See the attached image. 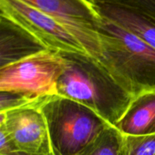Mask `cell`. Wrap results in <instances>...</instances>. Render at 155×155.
Here are the masks:
<instances>
[{
    "mask_svg": "<svg viewBox=\"0 0 155 155\" xmlns=\"http://www.w3.org/2000/svg\"><path fill=\"white\" fill-rule=\"evenodd\" d=\"M98 13L134 34L155 49V19L140 12L110 3L94 4Z\"/></svg>",
    "mask_w": 155,
    "mask_h": 155,
    "instance_id": "ba28073f",
    "label": "cell"
},
{
    "mask_svg": "<svg viewBox=\"0 0 155 155\" xmlns=\"http://www.w3.org/2000/svg\"><path fill=\"white\" fill-rule=\"evenodd\" d=\"M1 92V99H0V112H5L12 109L18 108L23 106L30 105L43 101L46 98L42 99H32L25 95L21 94L14 93L9 92Z\"/></svg>",
    "mask_w": 155,
    "mask_h": 155,
    "instance_id": "5bb4252c",
    "label": "cell"
},
{
    "mask_svg": "<svg viewBox=\"0 0 155 155\" xmlns=\"http://www.w3.org/2000/svg\"><path fill=\"white\" fill-rule=\"evenodd\" d=\"M78 155H124V135L115 127L108 126Z\"/></svg>",
    "mask_w": 155,
    "mask_h": 155,
    "instance_id": "8fae6325",
    "label": "cell"
},
{
    "mask_svg": "<svg viewBox=\"0 0 155 155\" xmlns=\"http://www.w3.org/2000/svg\"><path fill=\"white\" fill-rule=\"evenodd\" d=\"M45 100L0 112V130L5 133L11 143L10 151L5 155L15 151L31 155H54L41 110Z\"/></svg>",
    "mask_w": 155,
    "mask_h": 155,
    "instance_id": "52a82bcc",
    "label": "cell"
},
{
    "mask_svg": "<svg viewBox=\"0 0 155 155\" xmlns=\"http://www.w3.org/2000/svg\"><path fill=\"white\" fill-rule=\"evenodd\" d=\"M98 31V61L114 80L133 98L155 92L154 48L106 18H102Z\"/></svg>",
    "mask_w": 155,
    "mask_h": 155,
    "instance_id": "7a4b0ae2",
    "label": "cell"
},
{
    "mask_svg": "<svg viewBox=\"0 0 155 155\" xmlns=\"http://www.w3.org/2000/svg\"><path fill=\"white\" fill-rule=\"evenodd\" d=\"M0 68L46 49L27 32L2 15H0Z\"/></svg>",
    "mask_w": 155,
    "mask_h": 155,
    "instance_id": "30bf717a",
    "label": "cell"
},
{
    "mask_svg": "<svg viewBox=\"0 0 155 155\" xmlns=\"http://www.w3.org/2000/svg\"><path fill=\"white\" fill-rule=\"evenodd\" d=\"M0 15L27 32L46 49L89 54L66 27L21 0H0Z\"/></svg>",
    "mask_w": 155,
    "mask_h": 155,
    "instance_id": "5b68a950",
    "label": "cell"
},
{
    "mask_svg": "<svg viewBox=\"0 0 155 155\" xmlns=\"http://www.w3.org/2000/svg\"><path fill=\"white\" fill-rule=\"evenodd\" d=\"M115 127L124 136L155 134V92H146L133 98Z\"/></svg>",
    "mask_w": 155,
    "mask_h": 155,
    "instance_id": "9c48e42d",
    "label": "cell"
},
{
    "mask_svg": "<svg viewBox=\"0 0 155 155\" xmlns=\"http://www.w3.org/2000/svg\"><path fill=\"white\" fill-rule=\"evenodd\" d=\"M124 155H155V134L124 136Z\"/></svg>",
    "mask_w": 155,
    "mask_h": 155,
    "instance_id": "7c38bea8",
    "label": "cell"
},
{
    "mask_svg": "<svg viewBox=\"0 0 155 155\" xmlns=\"http://www.w3.org/2000/svg\"><path fill=\"white\" fill-rule=\"evenodd\" d=\"M54 155H78L110 124L83 104L60 95L41 105Z\"/></svg>",
    "mask_w": 155,
    "mask_h": 155,
    "instance_id": "3957f363",
    "label": "cell"
},
{
    "mask_svg": "<svg viewBox=\"0 0 155 155\" xmlns=\"http://www.w3.org/2000/svg\"><path fill=\"white\" fill-rule=\"evenodd\" d=\"M65 63L58 95L83 104L115 127L133 97L89 54L61 52Z\"/></svg>",
    "mask_w": 155,
    "mask_h": 155,
    "instance_id": "6da1fadb",
    "label": "cell"
},
{
    "mask_svg": "<svg viewBox=\"0 0 155 155\" xmlns=\"http://www.w3.org/2000/svg\"><path fill=\"white\" fill-rule=\"evenodd\" d=\"M65 68L61 52L44 49L0 68V92L42 99L58 95V83Z\"/></svg>",
    "mask_w": 155,
    "mask_h": 155,
    "instance_id": "277c9868",
    "label": "cell"
},
{
    "mask_svg": "<svg viewBox=\"0 0 155 155\" xmlns=\"http://www.w3.org/2000/svg\"><path fill=\"white\" fill-rule=\"evenodd\" d=\"M92 4L110 3L140 12L155 19V0H88Z\"/></svg>",
    "mask_w": 155,
    "mask_h": 155,
    "instance_id": "4fadbf2b",
    "label": "cell"
},
{
    "mask_svg": "<svg viewBox=\"0 0 155 155\" xmlns=\"http://www.w3.org/2000/svg\"><path fill=\"white\" fill-rule=\"evenodd\" d=\"M49 15L66 27L88 54L99 60L98 29L102 21L95 6L88 0H21Z\"/></svg>",
    "mask_w": 155,
    "mask_h": 155,
    "instance_id": "8992f818",
    "label": "cell"
}]
</instances>
